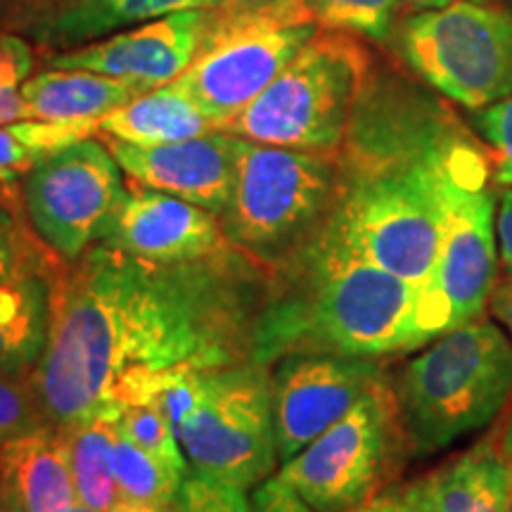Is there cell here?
I'll return each instance as SVG.
<instances>
[{"label": "cell", "mask_w": 512, "mask_h": 512, "mask_svg": "<svg viewBox=\"0 0 512 512\" xmlns=\"http://www.w3.org/2000/svg\"><path fill=\"white\" fill-rule=\"evenodd\" d=\"M133 83L88 69H46L22 86L27 117L34 121H100L143 95Z\"/></svg>", "instance_id": "20"}, {"label": "cell", "mask_w": 512, "mask_h": 512, "mask_svg": "<svg viewBox=\"0 0 512 512\" xmlns=\"http://www.w3.org/2000/svg\"><path fill=\"white\" fill-rule=\"evenodd\" d=\"M190 467H181L171 460L131 444L119 432L114 446V472H117L119 501L169 508L181 491Z\"/></svg>", "instance_id": "25"}, {"label": "cell", "mask_w": 512, "mask_h": 512, "mask_svg": "<svg viewBox=\"0 0 512 512\" xmlns=\"http://www.w3.org/2000/svg\"><path fill=\"white\" fill-rule=\"evenodd\" d=\"M252 512H316L278 475L254 486Z\"/></svg>", "instance_id": "32"}, {"label": "cell", "mask_w": 512, "mask_h": 512, "mask_svg": "<svg viewBox=\"0 0 512 512\" xmlns=\"http://www.w3.org/2000/svg\"><path fill=\"white\" fill-rule=\"evenodd\" d=\"M380 358L290 354L271 368L275 439L280 465L304 451L384 380Z\"/></svg>", "instance_id": "14"}, {"label": "cell", "mask_w": 512, "mask_h": 512, "mask_svg": "<svg viewBox=\"0 0 512 512\" xmlns=\"http://www.w3.org/2000/svg\"><path fill=\"white\" fill-rule=\"evenodd\" d=\"M107 147L133 183L181 197L219 216L233 190L242 138L211 131L164 145H131L110 138Z\"/></svg>", "instance_id": "16"}, {"label": "cell", "mask_w": 512, "mask_h": 512, "mask_svg": "<svg viewBox=\"0 0 512 512\" xmlns=\"http://www.w3.org/2000/svg\"><path fill=\"white\" fill-rule=\"evenodd\" d=\"M214 3L219 0H62L38 19L36 36L50 43H81L114 29Z\"/></svg>", "instance_id": "22"}, {"label": "cell", "mask_w": 512, "mask_h": 512, "mask_svg": "<svg viewBox=\"0 0 512 512\" xmlns=\"http://www.w3.org/2000/svg\"><path fill=\"white\" fill-rule=\"evenodd\" d=\"M318 34L294 0H242L211 17L190 67L171 81L221 128L271 86Z\"/></svg>", "instance_id": "7"}, {"label": "cell", "mask_w": 512, "mask_h": 512, "mask_svg": "<svg viewBox=\"0 0 512 512\" xmlns=\"http://www.w3.org/2000/svg\"><path fill=\"white\" fill-rule=\"evenodd\" d=\"M102 245L147 261H192L226 245L214 211L133 183L114 209Z\"/></svg>", "instance_id": "17"}, {"label": "cell", "mask_w": 512, "mask_h": 512, "mask_svg": "<svg viewBox=\"0 0 512 512\" xmlns=\"http://www.w3.org/2000/svg\"><path fill=\"white\" fill-rule=\"evenodd\" d=\"M0 512H22L15 501H10L8 496H0Z\"/></svg>", "instance_id": "40"}, {"label": "cell", "mask_w": 512, "mask_h": 512, "mask_svg": "<svg viewBox=\"0 0 512 512\" xmlns=\"http://www.w3.org/2000/svg\"><path fill=\"white\" fill-rule=\"evenodd\" d=\"M0 496H3V479H0Z\"/></svg>", "instance_id": "41"}, {"label": "cell", "mask_w": 512, "mask_h": 512, "mask_svg": "<svg viewBox=\"0 0 512 512\" xmlns=\"http://www.w3.org/2000/svg\"><path fill=\"white\" fill-rule=\"evenodd\" d=\"M489 309H491V316L503 325L505 332H508L512 339V275L503 278L501 283L494 287V292H491V299H489Z\"/></svg>", "instance_id": "35"}, {"label": "cell", "mask_w": 512, "mask_h": 512, "mask_svg": "<svg viewBox=\"0 0 512 512\" xmlns=\"http://www.w3.org/2000/svg\"><path fill=\"white\" fill-rule=\"evenodd\" d=\"M467 133L430 95L368 79L339 147L325 233L370 264L441 294L444 171Z\"/></svg>", "instance_id": "2"}, {"label": "cell", "mask_w": 512, "mask_h": 512, "mask_svg": "<svg viewBox=\"0 0 512 512\" xmlns=\"http://www.w3.org/2000/svg\"><path fill=\"white\" fill-rule=\"evenodd\" d=\"M34 55L27 41L17 36H0V126L29 121L22 100V86L27 83Z\"/></svg>", "instance_id": "28"}, {"label": "cell", "mask_w": 512, "mask_h": 512, "mask_svg": "<svg viewBox=\"0 0 512 512\" xmlns=\"http://www.w3.org/2000/svg\"><path fill=\"white\" fill-rule=\"evenodd\" d=\"M98 121H15L0 126V181L29 174L43 157L93 138Z\"/></svg>", "instance_id": "24"}, {"label": "cell", "mask_w": 512, "mask_h": 512, "mask_svg": "<svg viewBox=\"0 0 512 512\" xmlns=\"http://www.w3.org/2000/svg\"><path fill=\"white\" fill-rule=\"evenodd\" d=\"M498 448H501L505 472H508V501H510V512H512V411L508 418H505L503 430L498 432Z\"/></svg>", "instance_id": "36"}, {"label": "cell", "mask_w": 512, "mask_h": 512, "mask_svg": "<svg viewBox=\"0 0 512 512\" xmlns=\"http://www.w3.org/2000/svg\"><path fill=\"white\" fill-rule=\"evenodd\" d=\"M370 79V55L347 31L318 29L271 86L219 131L252 143L337 152Z\"/></svg>", "instance_id": "6"}, {"label": "cell", "mask_w": 512, "mask_h": 512, "mask_svg": "<svg viewBox=\"0 0 512 512\" xmlns=\"http://www.w3.org/2000/svg\"><path fill=\"white\" fill-rule=\"evenodd\" d=\"M411 458L394 382L384 377L351 411L287 463L278 477L316 512H347L387 489Z\"/></svg>", "instance_id": "8"}, {"label": "cell", "mask_w": 512, "mask_h": 512, "mask_svg": "<svg viewBox=\"0 0 512 512\" xmlns=\"http://www.w3.org/2000/svg\"><path fill=\"white\" fill-rule=\"evenodd\" d=\"M311 24L384 41L392 34L396 0H294Z\"/></svg>", "instance_id": "26"}, {"label": "cell", "mask_w": 512, "mask_h": 512, "mask_svg": "<svg viewBox=\"0 0 512 512\" xmlns=\"http://www.w3.org/2000/svg\"><path fill=\"white\" fill-rule=\"evenodd\" d=\"M41 425L48 422L38 408L29 377L0 375V446Z\"/></svg>", "instance_id": "30"}, {"label": "cell", "mask_w": 512, "mask_h": 512, "mask_svg": "<svg viewBox=\"0 0 512 512\" xmlns=\"http://www.w3.org/2000/svg\"><path fill=\"white\" fill-rule=\"evenodd\" d=\"M121 174L110 147L93 138L43 157L27 174L24 216L64 264L102 240L126 192Z\"/></svg>", "instance_id": "12"}, {"label": "cell", "mask_w": 512, "mask_h": 512, "mask_svg": "<svg viewBox=\"0 0 512 512\" xmlns=\"http://www.w3.org/2000/svg\"><path fill=\"white\" fill-rule=\"evenodd\" d=\"M403 60L422 81L465 110H484L512 95V15L458 3L425 10L401 27Z\"/></svg>", "instance_id": "10"}, {"label": "cell", "mask_w": 512, "mask_h": 512, "mask_svg": "<svg viewBox=\"0 0 512 512\" xmlns=\"http://www.w3.org/2000/svg\"><path fill=\"white\" fill-rule=\"evenodd\" d=\"M261 313L254 361L290 354L384 358L420 349L453 330L446 299L351 252L330 233L290 266Z\"/></svg>", "instance_id": "3"}, {"label": "cell", "mask_w": 512, "mask_h": 512, "mask_svg": "<svg viewBox=\"0 0 512 512\" xmlns=\"http://www.w3.org/2000/svg\"><path fill=\"white\" fill-rule=\"evenodd\" d=\"M219 131L178 88L166 83L133 98L98 121V133L131 145H164Z\"/></svg>", "instance_id": "21"}, {"label": "cell", "mask_w": 512, "mask_h": 512, "mask_svg": "<svg viewBox=\"0 0 512 512\" xmlns=\"http://www.w3.org/2000/svg\"><path fill=\"white\" fill-rule=\"evenodd\" d=\"M273 287V268L230 242L176 264L98 242L57 285L29 375L43 418L67 430L100 408H124L155 375L247 361Z\"/></svg>", "instance_id": "1"}, {"label": "cell", "mask_w": 512, "mask_h": 512, "mask_svg": "<svg viewBox=\"0 0 512 512\" xmlns=\"http://www.w3.org/2000/svg\"><path fill=\"white\" fill-rule=\"evenodd\" d=\"M496 235H498V254H501L503 266L512 273V188L501 192L496 214Z\"/></svg>", "instance_id": "34"}, {"label": "cell", "mask_w": 512, "mask_h": 512, "mask_svg": "<svg viewBox=\"0 0 512 512\" xmlns=\"http://www.w3.org/2000/svg\"><path fill=\"white\" fill-rule=\"evenodd\" d=\"M119 432L143 451L155 453V456H162L181 467H190L174 425L150 403H126L119 415Z\"/></svg>", "instance_id": "27"}, {"label": "cell", "mask_w": 512, "mask_h": 512, "mask_svg": "<svg viewBox=\"0 0 512 512\" xmlns=\"http://www.w3.org/2000/svg\"><path fill=\"white\" fill-rule=\"evenodd\" d=\"M475 126L494 150L496 181L512 188V95L479 110Z\"/></svg>", "instance_id": "31"}, {"label": "cell", "mask_w": 512, "mask_h": 512, "mask_svg": "<svg viewBox=\"0 0 512 512\" xmlns=\"http://www.w3.org/2000/svg\"><path fill=\"white\" fill-rule=\"evenodd\" d=\"M406 3H411L420 10H439V8H446V5L458 3V0H406Z\"/></svg>", "instance_id": "38"}, {"label": "cell", "mask_w": 512, "mask_h": 512, "mask_svg": "<svg viewBox=\"0 0 512 512\" xmlns=\"http://www.w3.org/2000/svg\"><path fill=\"white\" fill-rule=\"evenodd\" d=\"M335 197L337 159L328 152L242 140L221 230L240 252L280 271L318 240Z\"/></svg>", "instance_id": "5"}, {"label": "cell", "mask_w": 512, "mask_h": 512, "mask_svg": "<svg viewBox=\"0 0 512 512\" xmlns=\"http://www.w3.org/2000/svg\"><path fill=\"white\" fill-rule=\"evenodd\" d=\"M422 512H510L508 472L498 434L420 479Z\"/></svg>", "instance_id": "19"}, {"label": "cell", "mask_w": 512, "mask_h": 512, "mask_svg": "<svg viewBox=\"0 0 512 512\" xmlns=\"http://www.w3.org/2000/svg\"><path fill=\"white\" fill-rule=\"evenodd\" d=\"M174 510V503L169 508H152V505H140V503H128V501H117L110 508V512H171Z\"/></svg>", "instance_id": "37"}, {"label": "cell", "mask_w": 512, "mask_h": 512, "mask_svg": "<svg viewBox=\"0 0 512 512\" xmlns=\"http://www.w3.org/2000/svg\"><path fill=\"white\" fill-rule=\"evenodd\" d=\"M394 392L411 456L446 451L512 401V339L482 318L448 330L401 368Z\"/></svg>", "instance_id": "4"}, {"label": "cell", "mask_w": 512, "mask_h": 512, "mask_svg": "<svg viewBox=\"0 0 512 512\" xmlns=\"http://www.w3.org/2000/svg\"><path fill=\"white\" fill-rule=\"evenodd\" d=\"M207 22L209 12L202 8L174 12L136 24V29L121 31L107 41L69 48L48 62L57 69H88L112 76L133 83L145 93L155 91L176 81L190 67L200 50Z\"/></svg>", "instance_id": "15"}, {"label": "cell", "mask_w": 512, "mask_h": 512, "mask_svg": "<svg viewBox=\"0 0 512 512\" xmlns=\"http://www.w3.org/2000/svg\"><path fill=\"white\" fill-rule=\"evenodd\" d=\"M62 512H102V510L91 508V505H86V503H81V501H74L72 505H69V508H64Z\"/></svg>", "instance_id": "39"}, {"label": "cell", "mask_w": 512, "mask_h": 512, "mask_svg": "<svg viewBox=\"0 0 512 512\" xmlns=\"http://www.w3.org/2000/svg\"><path fill=\"white\" fill-rule=\"evenodd\" d=\"M119 415L121 406H107L62 430L72 456L76 501L102 512H110L112 505L119 501L117 472H114Z\"/></svg>", "instance_id": "23"}, {"label": "cell", "mask_w": 512, "mask_h": 512, "mask_svg": "<svg viewBox=\"0 0 512 512\" xmlns=\"http://www.w3.org/2000/svg\"><path fill=\"white\" fill-rule=\"evenodd\" d=\"M347 512H422L420 479L408 484H389L380 494Z\"/></svg>", "instance_id": "33"}, {"label": "cell", "mask_w": 512, "mask_h": 512, "mask_svg": "<svg viewBox=\"0 0 512 512\" xmlns=\"http://www.w3.org/2000/svg\"><path fill=\"white\" fill-rule=\"evenodd\" d=\"M171 512H252L245 489L188 470Z\"/></svg>", "instance_id": "29"}, {"label": "cell", "mask_w": 512, "mask_h": 512, "mask_svg": "<svg viewBox=\"0 0 512 512\" xmlns=\"http://www.w3.org/2000/svg\"><path fill=\"white\" fill-rule=\"evenodd\" d=\"M190 470L254 489L278 467L271 368L247 358L204 373V399L176 432Z\"/></svg>", "instance_id": "9"}, {"label": "cell", "mask_w": 512, "mask_h": 512, "mask_svg": "<svg viewBox=\"0 0 512 512\" xmlns=\"http://www.w3.org/2000/svg\"><path fill=\"white\" fill-rule=\"evenodd\" d=\"M3 496L22 512H62L76 501L72 456L62 430L41 425L0 446Z\"/></svg>", "instance_id": "18"}, {"label": "cell", "mask_w": 512, "mask_h": 512, "mask_svg": "<svg viewBox=\"0 0 512 512\" xmlns=\"http://www.w3.org/2000/svg\"><path fill=\"white\" fill-rule=\"evenodd\" d=\"M441 200L444 235L437 287L451 309L453 325L460 328L479 320L489 309L498 266L491 159L472 133H467L448 157Z\"/></svg>", "instance_id": "11"}, {"label": "cell", "mask_w": 512, "mask_h": 512, "mask_svg": "<svg viewBox=\"0 0 512 512\" xmlns=\"http://www.w3.org/2000/svg\"><path fill=\"white\" fill-rule=\"evenodd\" d=\"M64 268L27 216L0 204V375L29 377L36 368Z\"/></svg>", "instance_id": "13"}]
</instances>
